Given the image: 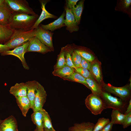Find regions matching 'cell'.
Segmentation results:
<instances>
[{
  "mask_svg": "<svg viewBox=\"0 0 131 131\" xmlns=\"http://www.w3.org/2000/svg\"><path fill=\"white\" fill-rule=\"evenodd\" d=\"M5 2L13 12L36 15L25 0H5Z\"/></svg>",
  "mask_w": 131,
  "mask_h": 131,
  "instance_id": "5",
  "label": "cell"
},
{
  "mask_svg": "<svg viewBox=\"0 0 131 131\" xmlns=\"http://www.w3.org/2000/svg\"><path fill=\"white\" fill-rule=\"evenodd\" d=\"M95 124L90 122L74 124L70 127L68 131H92Z\"/></svg>",
  "mask_w": 131,
  "mask_h": 131,
  "instance_id": "20",
  "label": "cell"
},
{
  "mask_svg": "<svg viewBox=\"0 0 131 131\" xmlns=\"http://www.w3.org/2000/svg\"></svg>",
  "mask_w": 131,
  "mask_h": 131,
  "instance_id": "46",
  "label": "cell"
},
{
  "mask_svg": "<svg viewBox=\"0 0 131 131\" xmlns=\"http://www.w3.org/2000/svg\"><path fill=\"white\" fill-rule=\"evenodd\" d=\"M100 97L103 101L105 109L112 108L118 110L121 112L126 104V102L120 98L114 97L106 91H102Z\"/></svg>",
  "mask_w": 131,
  "mask_h": 131,
  "instance_id": "3",
  "label": "cell"
},
{
  "mask_svg": "<svg viewBox=\"0 0 131 131\" xmlns=\"http://www.w3.org/2000/svg\"><path fill=\"white\" fill-rule=\"evenodd\" d=\"M79 0H69L68 2V6L69 8L72 9L75 7L76 5V3Z\"/></svg>",
  "mask_w": 131,
  "mask_h": 131,
  "instance_id": "38",
  "label": "cell"
},
{
  "mask_svg": "<svg viewBox=\"0 0 131 131\" xmlns=\"http://www.w3.org/2000/svg\"><path fill=\"white\" fill-rule=\"evenodd\" d=\"M65 10L66 19L65 20V24L67 29L71 32L77 31V24L71 9L67 7L66 8Z\"/></svg>",
  "mask_w": 131,
  "mask_h": 131,
  "instance_id": "12",
  "label": "cell"
},
{
  "mask_svg": "<svg viewBox=\"0 0 131 131\" xmlns=\"http://www.w3.org/2000/svg\"><path fill=\"white\" fill-rule=\"evenodd\" d=\"M47 94L44 87L40 83L36 92L33 110L35 112L42 109L45 102Z\"/></svg>",
  "mask_w": 131,
  "mask_h": 131,
  "instance_id": "9",
  "label": "cell"
},
{
  "mask_svg": "<svg viewBox=\"0 0 131 131\" xmlns=\"http://www.w3.org/2000/svg\"><path fill=\"white\" fill-rule=\"evenodd\" d=\"M113 125V124L110 122L100 131H110L112 129Z\"/></svg>",
  "mask_w": 131,
  "mask_h": 131,
  "instance_id": "37",
  "label": "cell"
},
{
  "mask_svg": "<svg viewBox=\"0 0 131 131\" xmlns=\"http://www.w3.org/2000/svg\"><path fill=\"white\" fill-rule=\"evenodd\" d=\"M74 72V68L66 66L61 68L55 69L52 72V74L55 76L63 79L71 75Z\"/></svg>",
  "mask_w": 131,
  "mask_h": 131,
  "instance_id": "21",
  "label": "cell"
},
{
  "mask_svg": "<svg viewBox=\"0 0 131 131\" xmlns=\"http://www.w3.org/2000/svg\"><path fill=\"white\" fill-rule=\"evenodd\" d=\"M43 126L44 131H56L53 128L51 120L48 113L43 109Z\"/></svg>",
  "mask_w": 131,
  "mask_h": 131,
  "instance_id": "28",
  "label": "cell"
},
{
  "mask_svg": "<svg viewBox=\"0 0 131 131\" xmlns=\"http://www.w3.org/2000/svg\"><path fill=\"white\" fill-rule=\"evenodd\" d=\"M110 122L109 119L104 117L100 118L95 124L92 131H100Z\"/></svg>",
  "mask_w": 131,
  "mask_h": 131,
  "instance_id": "29",
  "label": "cell"
},
{
  "mask_svg": "<svg viewBox=\"0 0 131 131\" xmlns=\"http://www.w3.org/2000/svg\"></svg>",
  "mask_w": 131,
  "mask_h": 131,
  "instance_id": "45",
  "label": "cell"
},
{
  "mask_svg": "<svg viewBox=\"0 0 131 131\" xmlns=\"http://www.w3.org/2000/svg\"><path fill=\"white\" fill-rule=\"evenodd\" d=\"M41 8L42 9L41 14L31 28V29L37 28L38 27L40 24L45 19L48 18H56V16L49 13L46 9L45 8V5L46 3V2L41 1Z\"/></svg>",
  "mask_w": 131,
  "mask_h": 131,
  "instance_id": "18",
  "label": "cell"
},
{
  "mask_svg": "<svg viewBox=\"0 0 131 131\" xmlns=\"http://www.w3.org/2000/svg\"><path fill=\"white\" fill-rule=\"evenodd\" d=\"M63 79L64 80L75 82L82 83L90 89L86 82V79L81 74L76 72H74L71 75Z\"/></svg>",
  "mask_w": 131,
  "mask_h": 131,
  "instance_id": "26",
  "label": "cell"
},
{
  "mask_svg": "<svg viewBox=\"0 0 131 131\" xmlns=\"http://www.w3.org/2000/svg\"><path fill=\"white\" fill-rule=\"evenodd\" d=\"M131 111V99H130L129 102V104L124 114L126 115Z\"/></svg>",
  "mask_w": 131,
  "mask_h": 131,
  "instance_id": "41",
  "label": "cell"
},
{
  "mask_svg": "<svg viewBox=\"0 0 131 131\" xmlns=\"http://www.w3.org/2000/svg\"><path fill=\"white\" fill-rule=\"evenodd\" d=\"M82 58V60L79 67L87 69L90 72L91 64L89 62Z\"/></svg>",
  "mask_w": 131,
  "mask_h": 131,
  "instance_id": "35",
  "label": "cell"
},
{
  "mask_svg": "<svg viewBox=\"0 0 131 131\" xmlns=\"http://www.w3.org/2000/svg\"><path fill=\"white\" fill-rule=\"evenodd\" d=\"M43 109L34 112L31 115V119L39 131H44L43 126Z\"/></svg>",
  "mask_w": 131,
  "mask_h": 131,
  "instance_id": "17",
  "label": "cell"
},
{
  "mask_svg": "<svg viewBox=\"0 0 131 131\" xmlns=\"http://www.w3.org/2000/svg\"><path fill=\"white\" fill-rule=\"evenodd\" d=\"M65 54L64 50L62 49L58 56L55 69L61 68L67 66Z\"/></svg>",
  "mask_w": 131,
  "mask_h": 131,
  "instance_id": "30",
  "label": "cell"
},
{
  "mask_svg": "<svg viewBox=\"0 0 131 131\" xmlns=\"http://www.w3.org/2000/svg\"><path fill=\"white\" fill-rule=\"evenodd\" d=\"M84 0H81L76 7L71 9L77 24H78L81 19L83 6Z\"/></svg>",
  "mask_w": 131,
  "mask_h": 131,
  "instance_id": "27",
  "label": "cell"
},
{
  "mask_svg": "<svg viewBox=\"0 0 131 131\" xmlns=\"http://www.w3.org/2000/svg\"><path fill=\"white\" fill-rule=\"evenodd\" d=\"M5 3V0H0V6L3 5Z\"/></svg>",
  "mask_w": 131,
  "mask_h": 131,
  "instance_id": "42",
  "label": "cell"
},
{
  "mask_svg": "<svg viewBox=\"0 0 131 131\" xmlns=\"http://www.w3.org/2000/svg\"><path fill=\"white\" fill-rule=\"evenodd\" d=\"M73 63L76 68L79 67L82 60L81 56L75 51L72 53L71 56Z\"/></svg>",
  "mask_w": 131,
  "mask_h": 131,
  "instance_id": "33",
  "label": "cell"
},
{
  "mask_svg": "<svg viewBox=\"0 0 131 131\" xmlns=\"http://www.w3.org/2000/svg\"><path fill=\"white\" fill-rule=\"evenodd\" d=\"M126 115L123 114L116 109H113L111 115V120L110 122L113 124H122Z\"/></svg>",
  "mask_w": 131,
  "mask_h": 131,
  "instance_id": "24",
  "label": "cell"
},
{
  "mask_svg": "<svg viewBox=\"0 0 131 131\" xmlns=\"http://www.w3.org/2000/svg\"><path fill=\"white\" fill-rule=\"evenodd\" d=\"M34 131H39L37 129V128H36V129H35V130Z\"/></svg>",
  "mask_w": 131,
  "mask_h": 131,
  "instance_id": "44",
  "label": "cell"
},
{
  "mask_svg": "<svg viewBox=\"0 0 131 131\" xmlns=\"http://www.w3.org/2000/svg\"><path fill=\"white\" fill-rule=\"evenodd\" d=\"M0 130V131H18L17 123L15 117L11 115L2 120Z\"/></svg>",
  "mask_w": 131,
  "mask_h": 131,
  "instance_id": "11",
  "label": "cell"
},
{
  "mask_svg": "<svg viewBox=\"0 0 131 131\" xmlns=\"http://www.w3.org/2000/svg\"><path fill=\"white\" fill-rule=\"evenodd\" d=\"M10 50L9 48L5 44H0V53H1L6 51Z\"/></svg>",
  "mask_w": 131,
  "mask_h": 131,
  "instance_id": "39",
  "label": "cell"
},
{
  "mask_svg": "<svg viewBox=\"0 0 131 131\" xmlns=\"http://www.w3.org/2000/svg\"><path fill=\"white\" fill-rule=\"evenodd\" d=\"M35 29L27 31H14L9 39L4 44L10 49L22 45L35 36Z\"/></svg>",
  "mask_w": 131,
  "mask_h": 131,
  "instance_id": "2",
  "label": "cell"
},
{
  "mask_svg": "<svg viewBox=\"0 0 131 131\" xmlns=\"http://www.w3.org/2000/svg\"><path fill=\"white\" fill-rule=\"evenodd\" d=\"M9 91L15 97L27 96V89L25 83H16L11 87Z\"/></svg>",
  "mask_w": 131,
  "mask_h": 131,
  "instance_id": "14",
  "label": "cell"
},
{
  "mask_svg": "<svg viewBox=\"0 0 131 131\" xmlns=\"http://www.w3.org/2000/svg\"><path fill=\"white\" fill-rule=\"evenodd\" d=\"M2 120H1L0 119V125H1V123L2 122Z\"/></svg>",
  "mask_w": 131,
  "mask_h": 131,
  "instance_id": "43",
  "label": "cell"
},
{
  "mask_svg": "<svg viewBox=\"0 0 131 131\" xmlns=\"http://www.w3.org/2000/svg\"><path fill=\"white\" fill-rule=\"evenodd\" d=\"M65 14L64 12L54 22L47 25H42L41 27L47 30L53 31L64 26Z\"/></svg>",
  "mask_w": 131,
  "mask_h": 131,
  "instance_id": "19",
  "label": "cell"
},
{
  "mask_svg": "<svg viewBox=\"0 0 131 131\" xmlns=\"http://www.w3.org/2000/svg\"><path fill=\"white\" fill-rule=\"evenodd\" d=\"M52 35V33L49 30L44 29L41 27H38L35 29V36L51 50L54 49Z\"/></svg>",
  "mask_w": 131,
  "mask_h": 131,
  "instance_id": "8",
  "label": "cell"
},
{
  "mask_svg": "<svg viewBox=\"0 0 131 131\" xmlns=\"http://www.w3.org/2000/svg\"><path fill=\"white\" fill-rule=\"evenodd\" d=\"M17 104L21 110L22 115L26 117L30 108H31V105L27 96L15 97Z\"/></svg>",
  "mask_w": 131,
  "mask_h": 131,
  "instance_id": "16",
  "label": "cell"
},
{
  "mask_svg": "<svg viewBox=\"0 0 131 131\" xmlns=\"http://www.w3.org/2000/svg\"><path fill=\"white\" fill-rule=\"evenodd\" d=\"M29 41V43L26 52H36L45 53L51 51L49 48L42 43L35 36L31 38Z\"/></svg>",
  "mask_w": 131,
  "mask_h": 131,
  "instance_id": "10",
  "label": "cell"
},
{
  "mask_svg": "<svg viewBox=\"0 0 131 131\" xmlns=\"http://www.w3.org/2000/svg\"><path fill=\"white\" fill-rule=\"evenodd\" d=\"M75 51L81 57L89 62H92L95 57L92 54L84 51L81 50H75Z\"/></svg>",
  "mask_w": 131,
  "mask_h": 131,
  "instance_id": "32",
  "label": "cell"
},
{
  "mask_svg": "<svg viewBox=\"0 0 131 131\" xmlns=\"http://www.w3.org/2000/svg\"><path fill=\"white\" fill-rule=\"evenodd\" d=\"M131 124V111L126 115L124 120L122 124L123 128L124 129Z\"/></svg>",
  "mask_w": 131,
  "mask_h": 131,
  "instance_id": "34",
  "label": "cell"
},
{
  "mask_svg": "<svg viewBox=\"0 0 131 131\" xmlns=\"http://www.w3.org/2000/svg\"><path fill=\"white\" fill-rule=\"evenodd\" d=\"M25 83L27 89V96L31 102V108L33 110L34 107L35 93L39 83L35 80H34L28 81Z\"/></svg>",
  "mask_w": 131,
  "mask_h": 131,
  "instance_id": "13",
  "label": "cell"
},
{
  "mask_svg": "<svg viewBox=\"0 0 131 131\" xmlns=\"http://www.w3.org/2000/svg\"><path fill=\"white\" fill-rule=\"evenodd\" d=\"M75 70L76 72L79 74L86 79H94L91 72L88 69L81 67H77Z\"/></svg>",
  "mask_w": 131,
  "mask_h": 131,
  "instance_id": "31",
  "label": "cell"
},
{
  "mask_svg": "<svg viewBox=\"0 0 131 131\" xmlns=\"http://www.w3.org/2000/svg\"><path fill=\"white\" fill-rule=\"evenodd\" d=\"M29 43L28 41L21 46L15 48L12 50L6 51L1 53L2 56L12 55L18 57L21 61L24 68L28 70L29 67L26 61L24 55L26 52L27 50Z\"/></svg>",
  "mask_w": 131,
  "mask_h": 131,
  "instance_id": "7",
  "label": "cell"
},
{
  "mask_svg": "<svg viewBox=\"0 0 131 131\" xmlns=\"http://www.w3.org/2000/svg\"><path fill=\"white\" fill-rule=\"evenodd\" d=\"M85 103L87 108L95 115L100 114L105 109L104 102L100 97L92 93L87 97Z\"/></svg>",
  "mask_w": 131,
  "mask_h": 131,
  "instance_id": "4",
  "label": "cell"
},
{
  "mask_svg": "<svg viewBox=\"0 0 131 131\" xmlns=\"http://www.w3.org/2000/svg\"><path fill=\"white\" fill-rule=\"evenodd\" d=\"M90 72L98 83L100 84L102 80V75L99 64L96 62L91 65Z\"/></svg>",
  "mask_w": 131,
  "mask_h": 131,
  "instance_id": "25",
  "label": "cell"
},
{
  "mask_svg": "<svg viewBox=\"0 0 131 131\" xmlns=\"http://www.w3.org/2000/svg\"><path fill=\"white\" fill-rule=\"evenodd\" d=\"M131 4V0H125L124 1L123 6L124 7L126 8H129Z\"/></svg>",
  "mask_w": 131,
  "mask_h": 131,
  "instance_id": "40",
  "label": "cell"
},
{
  "mask_svg": "<svg viewBox=\"0 0 131 131\" xmlns=\"http://www.w3.org/2000/svg\"><path fill=\"white\" fill-rule=\"evenodd\" d=\"M66 59L67 66L75 69L76 68L73 63L71 55L70 53L68 52L66 53Z\"/></svg>",
  "mask_w": 131,
  "mask_h": 131,
  "instance_id": "36",
  "label": "cell"
},
{
  "mask_svg": "<svg viewBox=\"0 0 131 131\" xmlns=\"http://www.w3.org/2000/svg\"><path fill=\"white\" fill-rule=\"evenodd\" d=\"M14 31L8 26L0 24V42L7 41L11 37Z\"/></svg>",
  "mask_w": 131,
  "mask_h": 131,
  "instance_id": "22",
  "label": "cell"
},
{
  "mask_svg": "<svg viewBox=\"0 0 131 131\" xmlns=\"http://www.w3.org/2000/svg\"><path fill=\"white\" fill-rule=\"evenodd\" d=\"M102 87L106 91V92L112 93L118 96L126 102L128 100L130 96L131 91L129 89V85L121 87H116L104 84Z\"/></svg>",
  "mask_w": 131,
  "mask_h": 131,
  "instance_id": "6",
  "label": "cell"
},
{
  "mask_svg": "<svg viewBox=\"0 0 131 131\" xmlns=\"http://www.w3.org/2000/svg\"><path fill=\"white\" fill-rule=\"evenodd\" d=\"M86 81L90 89L92 91V93L100 96L102 91L100 85L94 79L86 78Z\"/></svg>",
  "mask_w": 131,
  "mask_h": 131,
  "instance_id": "23",
  "label": "cell"
},
{
  "mask_svg": "<svg viewBox=\"0 0 131 131\" xmlns=\"http://www.w3.org/2000/svg\"><path fill=\"white\" fill-rule=\"evenodd\" d=\"M13 13L5 3L0 6V24L8 26L10 17Z\"/></svg>",
  "mask_w": 131,
  "mask_h": 131,
  "instance_id": "15",
  "label": "cell"
},
{
  "mask_svg": "<svg viewBox=\"0 0 131 131\" xmlns=\"http://www.w3.org/2000/svg\"><path fill=\"white\" fill-rule=\"evenodd\" d=\"M38 17L37 15L13 12L9 21L8 27L13 31H27L31 30Z\"/></svg>",
  "mask_w": 131,
  "mask_h": 131,
  "instance_id": "1",
  "label": "cell"
}]
</instances>
